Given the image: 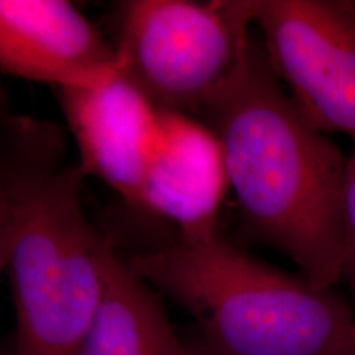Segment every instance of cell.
<instances>
[{
	"instance_id": "obj_1",
	"label": "cell",
	"mask_w": 355,
	"mask_h": 355,
	"mask_svg": "<svg viewBox=\"0 0 355 355\" xmlns=\"http://www.w3.org/2000/svg\"><path fill=\"white\" fill-rule=\"evenodd\" d=\"M196 119L222 146L243 241L285 254L319 288L343 279L347 157L301 115L260 43L252 40L241 68Z\"/></svg>"
},
{
	"instance_id": "obj_2",
	"label": "cell",
	"mask_w": 355,
	"mask_h": 355,
	"mask_svg": "<svg viewBox=\"0 0 355 355\" xmlns=\"http://www.w3.org/2000/svg\"><path fill=\"white\" fill-rule=\"evenodd\" d=\"M84 178L55 123L7 114L0 180L13 219L15 355H76L101 306L114 243L84 214Z\"/></svg>"
},
{
	"instance_id": "obj_3",
	"label": "cell",
	"mask_w": 355,
	"mask_h": 355,
	"mask_svg": "<svg viewBox=\"0 0 355 355\" xmlns=\"http://www.w3.org/2000/svg\"><path fill=\"white\" fill-rule=\"evenodd\" d=\"M194 319L193 355H355V316L332 288L263 263L220 234L123 259Z\"/></svg>"
},
{
	"instance_id": "obj_4",
	"label": "cell",
	"mask_w": 355,
	"mask_h": 355,
	"mask_svg": "<svg viewBox=\"0 0 355 355\" xmlns=\"http://www.w3.org/2000/svg\"><path fill=\"white\" fill-rule=\"evenodd\" d=\"M254 0H128L117 8L122 73L155 107L196 115L245 60Z\"/></svg>"
},
{
	"instance_id": "obj_5",
	"label": "cell",
	"mask_w": 355,
	"mask_h": 355,
	"mask_svg": "<svg viewBox=\"0 0 355 355\" xmlns=\"http://www.w3.org/2000/svg\"><path fill=\"white\" fill-rule=\"evenodd\" d=\"M273 73L319 132L355 141V10L350 0H254Z\"/></svg>"
},
{
	"instance_id": "obj_6",
	"label": "cell",
	"mask_w": 355,
	"mask_h": 355,
	"mask_svg": "<svg viewBox=\"0 0 355 355\" xmlns=\"http://www.w3.org/2000/svg\"><path fill=\"white\" fill-rule=\"evenodd\" d=\"M76 139L79 165L132 207L159 130V109L121 71L97 81L58 89Z\"/></svg>"
},
{
	"instance_id": "obj_7",
	"label": "cell",
	"mask_w": 355,
	"mask_h": 355,
	"mask_svg": "<svg viewBox=\"0 0 355 355\" xmlns=\"http://www.w3.org/2000/svg\"><path fill=\"white\" fill-rule=\"evenodd\" d=\"M99 30L64 0H0V71L56 89L121 71Z\"/></svg>"
},
{
	"instance_id": "obj_8",
	"label": "cell",
	"mask_w": 355,
	"mask_h": 355,
	"mask_svg": "<svg viewBox=\"0 0 355 355\" xmlns=\"http://www.w3.org/2000/svg\"><path fill=\"white\" fill-rule=\"evenodd\" d=\"M229 188L217 137L188 114L159 109V130L141 181L137 209L163 217L181 239L219 232V212Z\"/></svg>"
},
{
	"instance_id": "obj_9",
	"label": "cell",
	"mask_w": 355,
	"mask_h": 355,
	"mask_svg": "<svg viewBox=\"0 0 355 355\" xmlns=\"http://www.w3.org/2000/svg\"><path fill=\"white\" fill-rule=\"evenodd\" d=\"M76 355H193L148 285L112 245L97 314Z\"/></svg>"
},
{
	"instance_id": "obj_10",
	"label": "cell",
	"mask_w": 355,
	"mask_h": 355,
	"mask_svg": "<svg viewBox=\"0 0 355 355\" xmlns=\"http://www.w3.org/2000/svg\"><path fill=\"white\" fill-rule=\"evenodd\" d=\"M340 220H343V279L349 283L350 290L355 295V141L352 153L345 162Z\"/></svg>"
},
{
	"instance_id": "obj_11",
	"label": "cell",
	"mask_w": 355,
	"mask_h": 355,
	"mask_svg": "<svg viewBox=\"0 0 355 355\" xmlns=\"http://www.w3.org/2000/svg\"><path fill=\"white\" fill-rule=\"evenodd\" d=\"M7 96L0 89V125L7 117ZM12 241H13V219L10 202H8L6 189H3L2 180H0V275L8 270L12 255Z\"/></svg>"
},
{
	"instance_id": "obj_12",
	"label": "cell",
	"mask_w": 355,
	"mask_h": 355,
	"mask_svg": "<svg viewBox=\"0 0 355 355\" xmlns=\"http://www.w3.org/2000/svg\"><path fill=\"white\" fill-rule=\"evenodd\" d=\"M0 355H15L13 340H8V343H2V340H0Z\"/></svg>"
},
{
	"instance_id": "obj_13",
	"label": "cell",
	"mask_w": 355,
	"mask_h": 355,
	"mask_svg": "<svg viewBox=\"0 0 355 355\" xmlns=\"http://www.w3.org/2000/svg\"><path fill=\"white\" fill-rule=\"evenodd\" d=\"M350 2H352V7H354V10H355V0H350Z\"/></svg>"
}]
</instances>
